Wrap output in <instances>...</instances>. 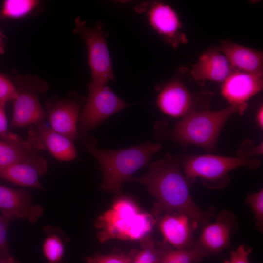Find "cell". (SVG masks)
Returning <instances> with one entry per match:
<instances>
[{
	"instance_id": "6da1fadb",
	"label": "cell",
	"mask_w": 263,
	"mask_h": 263,
	"mask_svg": "<svg viewBox=\"0 0 263 263\" xmlns=\"http://www.w3.org/2000/svg\"><path fill=\"white\" fill-rule=\"evenodd\" d=\"M182 161L177 156L167 153L149 165V171L141 177H131L127 182L142 184L156 199L151 214L156 221L161 216L178 213L187 215L203 225L214 216L215 209H201L192 198L190 188L195 180L183 173Z\"/></svg>"
},
{
	"instance_id": "7a4b0ae2",
	"label": "cell",
	"mask_w": 263,
	"mask_h": 263,
	"mask_svg": "<svg viewBox=\"0 0 263 263\" xmlns=\"http://www.w3.org/2000/svg\"><path fill=\"white\" fill-rule=\"evenodd\" d=\"M87 150L99 162L103 175L101 188L119 194L123 184L141 168L149 166L152 156L162 146L149 140L136 146L117 150L98 148L83 140Z\"/></svg>"
},
{
	"instance_id": "3957f363",
	"label": "cell",
	"mask_w": 263,
	"mask_h": 263,
	"mask_svg": "<svg viewBox=\"0 0 263 263\" xmlns=\"http://www.w3.org/2000/svg\"><path fill=\"white\" fill-rule=\"evenodd\" d=\"M156 221L151 214L141 212L132 199L121 197L97 218L94 226L100 230L97 237L101 243L113 239L135 241L149 235Z\"/></svg>"
},
{
	"instance_id": "277c9868",
	"label": "cell",
	"mask_w": 263,
	"mask_h": 263,
	"mask_svg": "<svg viewBox=\"0 0 263 263\" xmlns=\"http://www.w3.org/2000/svg\"><path fill=\"white\" fill-rule=\"evenodd\" d=\"M244 112L232 105L215 111L195 110L183 117L166 136L182 145L191 144L212 150L228 119L235 113L242 114Z\"/></svg>"
},
{
	"instance_id": "5b68a950",
	"label": "cell",
	"mask_w": 263,
	"mask_h": 263,
	"mask_svg": "<svg viewBox=\"0 0 263 263\" xmlns=\"http://www.w3.org/2000/svg\"><path fill=\"white\" fill-rule=\"evenodd\" d=\"M260 165V161L256 158L206 154L186 157L182 161L181 168L187 177L195 180L200 178L207 187L218 188L225 187L229 183L228 174L232 170L244 167L254 170Z\"/></svg>"
},
{
	"instance_id": "8992f818",
	"label": "cell",
	"mask_w": 263,
	"mask_h": 263,
	"mask_svg": "<svg viewBox=\"0 0 263 263\" xmlns=\"http://www.w3.org/2000/svg\"><path fill=\"white\" fill-rule=\"evenodd\" d=\"M75 22L74 32L80 35L87 47L92 77L88 89L98 87L113 81L115 77L102 24L98 22L93 27H88L79 17L75 18Z\"/></svg>"
},
{
	"instance_id": "52a82bcc",
	"label": "cell",
	"mask_w": 263,
	"mask_h": 263,
	"mask_svg": "<svg viewBox=\"0 0 263 263\" xmlns=\"http://www.w3.org/2000/svg\"><path fill=\"white\" fill-rule=\"evenodd\" d=\"M15 81L17 94L13 101L11 127L18 128L42 122L46 113L39 103L38 96L45 91L46 83L37 76L30 75H19Z\"/></svg>"
},
{
	"instance_id": "ba28073f",
	"label": "cell",
	"mask_w": 263,
	"mask_h": 263,
	"mask_svg": "<svg viewBox=\"0 0 263 263\" xmlns=\"http://www.w3.org/2000/svg\"><path fill=\"white\" fill-rule=\"evenodd\" d=\"M88 89L89 95L78 118L81 136L128 105L106 84Z\"/></svg>"
},
{
	"instance_id": "9c48e42d",
	"label": "cell",
	"mask_w": 263,
	"mask_h": 263,
	"mask_svg": "<svg viewBox=\"0 0 263 263\" xmlns=\"http://www.w3.org/2000/svg\"><path fill=\"white\" fill-rule=\"evenodd\" d=\"M139 12H146L151 26L167 42L176 47L188 41L180 30L182 25L179 18L169 5L162 2L144 3L137 6Z\"/></svg>"
},
{
	"instance_id": "30bf717a",
	"label": "cell",
	"mask_w": 263,
	"mask_h": 263,
	"mask_svg": "<svg viewBox=\"0 0 263 263\" xmlns=\"http://www.w3.org/2000/svg\"><path fill=\"white\" fill-rule=\"evenodd\" d=\"M237 218L226 210L219 212L215 221L203 225L194 245L209 256L229 248L231 234L237 229Z\"/></svg>"
},
{
	"instance_id": "8fae6325",
	"label": "cell",
	"mask_w": 263,
	"mask_h": 263,
	"mask_svg": "<svg viewBox=\"0 0 263 263\" xmlns=\"http://www.w3.org/2000/svg\"><path fill=\"white\" fill-rule=\"evenodd\" d=\"M263 87V73L254 74L234 70L222 83L221 93L230 104L244 111L247 101Z\"/></svg>"
},
{
	"instance_id": "7c38bea8",
	"label": "cell",
	"mask_w": 263,
	"mask_h": 263,
	"mask_svg": "<svg viewBox=\"0 0 263 263\" xmlns=\"http://www.w3.org/2000/svg\"><path fill=\"white\" fill-rule=\"evenodd\" d=\"M27 141L36 150L46 149L60 161H70L77 157L73 142L42 122L32 125Z\"/></svg>"
},
{
	"instance_id": "4fadbf2b",
	"label": "cell",
	"mask_w": 263,
	"mask_h": 263,
	"mask_svg": "<svg viewBox=\"0 0 263 263\" xmlns=\"http://www.w3.org/2000/svg\"><path fill=\"white\" fill-rule=\"evenodd\" d=\"M0 212L11 221L24 219L34 223L42 216L44 210L42 206L33 204L28 191L0 184Z\"/></svg>"
},
{
	"instance_id": "5bb4252c",
	"label": "cell",
	"mask_w": 263,
	"mask_h": 263,
	"mask_svg": "<svg viewBox=\"0 0 263 263\" xmlns=\"http://www.w3.org/2000/svg\"><path fill=\"white\" fill-rule=\"evenodd\" d=\"M163 241L175 249L192 247L195 244L194 234L198 223L185 214L173 213L157 219Z\"/></svg>"
},
{
	"instance_id": "9a60e30c",
	"label": "cell",
	"mask_w": 263,
	"mask_h": 263,
	"mask_svg": "<svg viewBox=\"0 0 263 263\" xmlns=\"http://www.w3.org/2000/svg\"><path fill=\"white\" fill-rule=\"evenodd\" d=\"M47 171L46 160L37 153L0 169V178L19 186L42 189L39 178Z\"/></svg>"
},
{
	"instance_id": "2e32d148",
	"label": "cell",
	"mask_w": 263,
	"mask_h": 263,
	"mask_svg": "<svg viewBox=\"0 0 263 263\" xmlns=\"http://www.w3.org/2000/svg\"><path fill=\"white\" fill-rule=\"evenodd\" d=\"M234 70L218 48L205 51L191 66L190 74L199 82H223Z\"/></svg>"
},
{
	"instance_id": "e0dca14e",
	"label": "cell",
	"mask_w": 263,
	"mask_h": 263,
	"mask_svg": "<svg viewBox=\"0 0 263 263\" xmlns=\"http://www.w3.org/2000/svg\"><path fill=\"white\" fill-rule=\"evenodd\" d=\"M193 98L186 86L178 80L166 84L157 96V104L166 114L173 117H184L194 111Z\"/></svg>"
},
{
	"instance_id": "ac0fdd59",
	"label": "cell",
	"mask_w": 263,
	"mask_h": 263,
	"mask_svg": "<svg viewBox=\"0 0 263 263\" xmlns=\"http://www.w3.org/2000/svg\"><path fill=\"white\" fill-rule=\"evenodd\" d=\"M80 105L76 101L62 99L48 108L51 128L72 142L78 137L77 122Z\"/></svg>"
},
{
	"instance_id": "d6986e66",
	"label": "cell",
	"mask_w": 263,
	"mask_h": 263,
	"mask_svg": "<svg viewBox=\"0 0 263 263\" xmlns=\"http://www.w3.org/2000/svg\"><path fill=\"white\" fill-rule=\"evenodd\" d=\"M234 70L263 73V53L230 40H222L218 47Z\"/></svg>"
},
{
	"instance_id": "ffe728a7",
	"label": "cell",
	"mask_w": 263,
	"mask_h": 263,
	"mask_svg": "<svg viewBox=\"0 0 263 263\" xmlns=\"http://www.w3.org/2000/svg\"><path fill=\"white\" fill-rule=\"evenodd\" d=\"M43 231L46 236L42 244V251L46 263H63L65 245L68 239L59 228L45 225Z\"/></svg>"
},
{
	"instance_id": "44dd1931",
	"label": "cell",
	"mask_w": 263,
	"mask_h": 263,
	"mask_svg": "<svg viewBox=\"0 0 263 263\" xmlns=\"http://www.w3.org/2000/svg\"><path fill=\"white\" fill-rule=\"evenodd\" d=\"M38 153L27 141L13 144L0 140V169Z\"/></svg>"
},
{
	"instance_id": "7402d4cb",
	"label": "cell",
	"mask_w": 263,
	"mask_h": 263,
	"mask_svg": "<svg viewBox=\"0 0 263 263\" xmlns=\"http://www.w3.org/2000/svg\"><path fill=\"white\" fill-rule=\"evenodd\" d=\"M140 241L141 249L132 250V263H160L167 243H159L150 235Z\"/></svg>"
},
{
	"instance_id": "603a6c76",
	"label": "cell",
	"mask_w": 263,
	"mask_h": 263,
	"mask_svg": "<svg viewBox=\"0 0 263 263\" xmlns=\"http://www.w3.org/2000/svg\"><path fill=\"white\" fill-rule=\"evenodd\" d=\"M208 256L195 245L188 248L175 249L167 244L160 263H197Z\"/></svg>"
},
{
	"instance_id": "cb8c5ba5",
	"label": "cell",
	"mask_w": 263,
	"mask_h": 263,
	"mask_svg": "<svg viewBox=\"0 0 263 263\" xmlns=\"http://www.w3.org/2000/svg\"><path fill=\"white\" fill-rule=\"evenodd\" d=\"M39 3L38 0H5L0 12L4 19H20L30 14Z\"/></svg>"
},
{
	"instance_id": "d4e9b609",
	"label": "cell",
	"mask_w": 263,
	"mask_h": 263,
	"mask_svg": "<svg viewBox=\"0 0 263 263\" xmlns=\"http://www.w3.org/2000/svg\"><path fill=\"white\" fill-rule=\"evenodd\" d=\"M245 202L250 207L255 219V225L261 233L263 231V189L247 194Z\"/></svg>"
},
{
	"instance_id": "484cf974",
	"label": "cell",
	"mask_w": 263,
	"mask_h": 263,
	"mask_svg": "<svg viewBox=\"0 0 263 263\" xmlns=\"http://www.w3.org/2000/svg\"><path fill=\"white\" fill-rule=\"evenodd\" d=\"M12 221L0 215V263H20L11 253L7 243V229Z\"/></svg>"
},
{
	"instance_id": "4316f807",
	"label": "cell",
	"mask_w": 263,
	"mask_h": 263,
	"mask_svg": "<svg viewBox=\"0 0 263 263\" xmlns=\"http://www.w3.org/2000/svg\"><path fill=\"white\" fill-rule=\"evenodd\" d=\"M132 251L128 253L95 254L85 258L86 263H132Z\"/></svg>"
},
{
	"instance_id": "83f0119b",
	"label": "cell",
	"mask_w": 263,
	"mask_h": 263,
	"mask_svg": "<svg viewBox=\"0 0 263 263\" xmlns=\"http://www.w3.org/2000/svg\"><path fill=\"white\" fill-rule=\"evenodd\" d=\"M17 90L13 83L7 76L0 72V104L5 105L17 97Z\"/></svg>"
},
{
	"instance_id": "f1b7e54d",
	"label": "cell",
	"mask_w": 263,
	"mask_h": 263,
	"mask_svg": "<svg viewBox=\"0 0 263 263\" xmlns=\"http://www.w3.org/2000/svg\"><path fill=\"white\" fill-rule=\"evenodd\" d=\"M252 252V248L240 245L230 252L229 259L225 260L223 263H250L248 257Z\"/></svg>"
},
{
	"instance_id": "f546056e",
	"label": "cell",
	"mask_w": 263,
	"mask_h": 263,
	"mask_svg": "<svg viewBox=\"0 0 263 263\" xmlns=\"http://www.w3.org/2000/svg\"><path fill=\"white\" fill-rule=\"evenodd\" d=\"M7 128L5 105L0 104V138L6 142H13L16 140L18 135L8 132Z\"/></svg>"
},
{
	"instance_id": "4dcf8cb0",
	"label": "cell",
	"mask_w": 263,
	"mask_h": 263,
	"mask_svg": "<svg viewBox=\"0 0 263 263\" xmlns=\"http://www.w3.org/2000/svg\"><path fill=\"white\" fill-rule=\"evenodd\" d=\"M256 121L258 126L263 129V107L260 105L256 114Z\"/></svg>"
},
{
	"instance_id": "1f68e13d",
	"label": "cell",
	"mask_w": 263,
	"mask_h": 263,
	"mask_svg": "<svg viewBox=\"0 0 263 263\" xmlns=\"http://www.w3.org/2000/svg\"><path fill=\"white\" fill-rule=\"evenodd\" d=\"M5 37L3 33L0 31V54H2L4 53L5 43L4 39Z\"/></svg>"
},
{
	"instance_id": "d6a6232c",
	"label": "cell",
	"mask_w": 263,
	"mask_h": 263,
	"mask_svg": "<svg viewBox=\"0 0 263 263\" xmlns=\"http://www.w3.org/2000/svg\"><path fill=\"white\" fill-rule=\"evenodd\" d=\"M0 19H2V20H4V19L2 17L1 14V13L0 12Z\"/></svg>"
},
{
	"instance_id": "836d02e7",
	"label": "cell",
	"mask_w": 263,
	"mask_h": 263,
	"mask_svg": "<svg viewBox=\"0 0 263 263\" xmlns=\"http://www.w3.org/2000/svg\"></svg>"
}]
</instances>
